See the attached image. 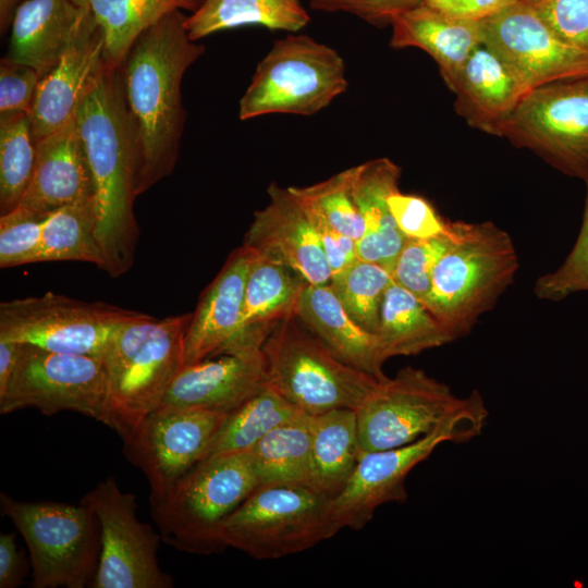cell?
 I'll return each mask as SVG.
<instances>
[{
  "label": "cell",
  "instance_id": "1",
  "mask_svg": "<svg viewBox=\"0 0 588 588\" xmlns=\"http://www.w3.org/2000/svg\"><path fill=\"white\" fill-rule=\"evenodd\" d=\"M173 11L143 32L119 65L138 196L171 174L186 121L182 79L205 52Z\"/></svg>",
  "mask_w": 588,
  "mask_h": 588
},
{
  "label": "cell",
  "instance_id": "2",
  "mask_svg": "<svg viewBox=\"0 0 588 588\" xmlns=\"http://www.w3.org/2000/svg\"><path fill=\"white\" fill-rule=\"evenodd\" d=\"M75 119L95 185L102 270L118 278L131 268L138 240L133 155L119 66H106Z\"/></svg>",
  "mask_w": 588,
  "mask_h": 588
},
{
  "label": "cell",
  "instance_id": "3",
  "mask_svg": "<svg viewBox=\"0 0 588 588\" xmlns=\"http://www.w3.org/2000/svg\"><path fill=\"white\" fill-rule=\"evenodd\" d=\"M355 414L359 455L401 448L450 426L481 434L489 417L478 391L458 397L444 382L409 366L378 379Z\"/></svg>",
  "mask_w": 588,
  "mask_h": 588
},
{
  "label": "cell",
  "instance_id": "4",
  "mask_svg": "<svg viewBox=\"0 0 588 588\" xmlns=\"http://www.w3.org/2000/svg\"><path fill=\"white\" fill-rule=\"evenodd\" d=\"M192 314L155 319L146 314L123 323L102 357L110 427L125 439L160 407L185 366L184 340Z\"/></svg>",
  "mask_w": 588,
  "mask_h": 588
},
{
  "label": "cell",
  "instance_id": "5",
  "mask_svg": "<svg viewBox=\"0 0 588 588\" xmlns=\"http://www.w3.org/2000/svg\"><path fill=\"white\" fill-rule=\"evenodd\" d=\"M517 269L516 249L504 230L489 221H457L456 236L432 270L424 304L456 340L494 306Z\"/></svg>",
  "mask_w": 588,
  "mask_h": 588
},
{
  "label": "cell",
  "instance_id": "6",
  "mask_svg": "<svg viewBox=\"0 0 588 588\" xmlns=\"http://www.w3.org/2000/svg\"><path fill=\"white\" fill-rule=\"evenodd\" d=\"M259 486L248 452L210 456L150 502L161 539L176 550L208 555L223 551L221 526Z\"/></svg>",
  "mask_w": 588,
  "mask_h": 588
},
{
  "label": "cell",
  "instance_id": "7",
  "mask_svg": "<svg viewBox=\"0 0 588 588\" xmlns=\"http://www.w3.org/2000/svg\"><path fill=\"white\" fill-rule=\"evenodd\" d=\"M262 353L266 384L309 416L356 409L378 380L342 362L296 315L272 326Z\"/></svg>",
  "mask_w": 588,
  "mask_h": 588
},
{
  "label": "cell",
  "instance_id": "8",
  "mask_svg": "<svg viewBox=\"0 0 588 588\" xmlns=\"http://www.w3.org/2000/svg\"><path fill=\"white\" fill-rule=\"evenodd\" d=\"M331 498L304 485L258 486L221 526V539L256 560L293 555L340 531Z\"/></svg>",
  "mask_w": 588,
  "mask_h": 588
},
{
  "label": "cell",
  "instance_id": "9",
  "mask_svg": "<svg viewBox=\"0 0 588 588\" xmlns=\"http://www.w3.org/2000/svg\"><path fill=\"white\" fill-rule=\"evenodd\" d=\"M347 85L345 63L338 51L307 35H287L274 41L257 64L240 99L238 118L314 115Z\"/></svg>",
  "mask_w": 588,
  "mask_h": 588
},
{
  "label": "cell",
  "instance_id": "10",
  "mask_svg": "<svg viewBox=\"0 0 588 588\" xmlns=\"http://www.w3.org/2000/svg\"><path fill=\"white\" fill-rule=\"evenodd\" d=\"M1 511L24 538L33 587L84 588L98 565L99 525L95 513L58 502H25L0 495Z\"/></svg>",
  "mask_w": 588,
  "mask_h": 588
},
{
  "label": "cell",
  "instance_id": "11",
  "mask_svg": "<svg viewBox=\"0 0 588 588\" xmlns=\"http://www.w3.org/2000/svg\"><path fill=\"white\" fill-rule=\"evenodd\" d=\"M142 315L47 292L0 304V340L102 359L115 331Z\"/></svg>",
  "mask_w": 588,
  "mask_h": 588
},
{
  "label": "cell",
  "instance_id": "12",
  "mask_svg": "<svg viewBox=\"0 0 588 588\" xmlns=\"http://www.w3.org/2000/svg\"><path fill=\"white\" fill-rule=\"evenodd\" d=\"M34 407L45 415L77 412L110 427L102 359L22 344L15 369L0 393L2 415Z\"/></svg>",
  "mask_w": 588,
  "mask_h": 588
},
{
  "label": "cell",
  "instance_id": "13",
  "mask_svg": "<svg viewBox=\"0 0 588 588\" xmlns=\"http://www.w3.org/2000/svg\"><path fill=\"white\" fill-rule=\"evenodd\" d=\"M588 183V76L530 90L499 132Z\"/></svg>",
  "mask_w": 588,
  "mask_h": 588
},
{
  "label": "cell",
  "instance_id": "14",
  "mask_svg": "<svg viewBox=\"0 0 588 588\" xmlns=\"http://www.w3.org/2000/svg\"><path fill=\"white\" fill-rule=\"evenodd\" d=\"M81 502L99 525V559L93 588H171L173 580L158 563L160 534L137 517L136 497L123 492L110 476Z\"/></svg>",
  "mask_w": 588,
  "mask_h": 588
},
{
  "label": "cell",
  "instance_id": "15",
  "mask_svg": "<svg viewBox=\"0 0 588 588\" xmlns=\"http://www.w3.org/2000/svg\"><path fill=\"white\" fill-rule=\"evenodd\" d=\"M229 414L159 407L125 439L124 454L147 477L150 502L159 501L204 461Z\"/></svg>",
  "mask_w": 588,
  "mask_h": 588
},
{
  "label": "cell",
  "instance_id": "16",
  "mask_svg": "<svg viewBox=\"0 0 588 588\" xmlns=\"http://www.w3.org/2000/svg\"><path fill=\"white\" fill-rule=\"evenodd\" d=\"M272 326L247 328L216 356L185 365L160 407L230 414L266 385L262 344Z\"/></svg>",
  "mask_w": 588,
  "mask_h": 588
},
{
  "label": "cell",
  "instance_id": "17",
  "mask_svg": "<svg viewBox=\"0 0 588 588\" xmlns=\"http://www.w3.org/2000/svg\"><path fill=\"white\" fill-rule=\"evenodd\" d=\"M482 44L501 57L530 91L588 76V52L563 41L531 4L517 1L481 21Z\"/></svg>",
  "mask_w": 588,
  "mask_h": 588
},
{
  "label": "cell",
  "instance_id": "18",
  "mask_svg": "<svg viewBox=\"0 0 588 588\" xmlns=\"http://www.w3.org/2000/svg\"><path fill=\"white\" fill-rule=\"evenodd\" d=\"M478 436L469 427L450 426L401 448L360 454L350 479L331 499L335 523L340 529L359 530L381 505L405 503L406 478L415 466L445 442L461 444Z\"/></svg>",
  "mask_w": 588,
  "mask_h": 588
},
{
  "label": "cell",
  "instance_id": "19",
  "mask_svg": "<svg viewBox=\"0 0 588 588\" xmlns=\"http://www.w3.org/2000/svg\"><path fill=\"white\" fill-rule=\"evenodd\" d=\"M269 201L255 211L244 243L258 257L292 269L309 284H329L331 270L319 236L289 187L272 182Z\"/></svg>",
  "mask_w": 588,
  "mask_h": 588
},
{
  "label": "cell",
  "instance_id": "20",
  "mask_svg": "<svg viewBox=\"0 0 588 588\" xmlns=\"http://www.w3.org/2000/svg\"><path fill=\"white\" fill-rule=\"evenodd\" d=\"M106 66L105 36L93 16L58 63L40 78L29 111L36 143L75 118Z\"/></svg>",
  "mask_w": 588,
  "mask_h": 588
},
{
  "label": "cell",
  "instance_id": "21",
  "mask_svg": "<svg viewBox=\"0 0 588 588\" xmlns=\"http://www.w3.org/2000/svg\"><path fill=\"white\" fill-rule=\"evenodd\" d=\"M32 180L17 207L48 218L56 210L95 198V185L76 119L36 143Z\"/></svg>",
  "mask_w": 588,
  "mask_h": 588
},
{
  "label": "cell",
  "instance_id": "22",
  "mask_svg": "<svg viewBox=\"0 0 588 588\" xmlns=\"http://www.w3.org/2000/svg\"><path fill=\"white\" fill-rule=\"evenodd\" d=\"M255 258L256 254L245 245L234 249L201 294L185 333V365L216 356L237 334Z\"/></svg>",
  "mask_w": 588,
  "mask_h": 588
},
{
  "label": "cell",
  "instance_id": "23",
  "mask_svg": "<svg viewBox=\"0 0 588 588\" xmlns=\"http://www.w3.org/2000/svg\"><path fill=\"white\" fill-rule=\"evenodd\" d=\"M93 14L73 0H25L11 22L7 59L45 76L75 42Z\"/></svg>",
  "mask_w": 588,
  "mask_h": 588
},
{
  "label": "cell",
  "instance_id": "24",
  "mask_svg": "<svg viewBox=\"0 0 588 588\" xmlns=\"http://www.w3.org/2000/svg\"><path fill=\"white\" fill-rule=\"evenodd\" d=\"M450 89L456 95L458 114L493 135L529 93L513 69L483 44L470 53Z\"/></svg>",
  "mask_w": 588,
  "mask_h": 588
},
{
  "label": "cell",
  "instance_id": "25",
  "mask_svg": "<svg viewBox=\"0 0 588 588\" xmlns=\"http://www.w3.org/2000/svg\"><path fill=\"white\" fill-rule=\"evenodd\" d=\"M352 169V191L364 221L357 243L359 259L381 265L392 274L396 258L406 242L389 206L399 191L401 169L388 158L366 161Z\"/></svg>",
  "mask_w": 588,
  "mask_h": 588
},
{
  "label": "cell",
  "instance_id": "26",
  "mask_svg": "<svg viewBox=\"0 0 588 588\" xmlns=\"http://www.w3.org/2000/svg\"><path fill=\"white\" fill-rule=\"evenodd\" d=\"M391 27L390 46L427 52L449 88L470 53L482 44L481 21L456 17L425 3L397 15Z\"/></svg>",
  "mask_w": 588,
  "mask_h": 588
},
{
  "label": "cell",
  "instance_id": "27",
  "mask_svg": "<svg viewBox=\"0 0 588 588\" xmlns=\"http://www.w3.org/2000/svg\"><path fill=\"white\" fill-rule=\"evenodd\" d=\"M296 316L342 362L377 379L387 377L388 358L378 336L353 320L330 283L307 284Z\"/></svg>",
  "mask_w": 588,
  "mask_h": 588
},
{
  "label": "cell",
  "instance_id": "28",
  "mask_svg": "<svg viewBox=\"0 0 588 588\" xmlns=\"http://www.w3.org/2000/svg\"><path fill=\"white\" fill-rule=\"evenodd\" d=\"M358 458L355 409L339 408L311 416L309 488L334 498L350 479Z\"/></svg>",
  "mask_w": 588,
  "mask_h": 588
},
{
  "label": "cell",
  "instance_id": "29",
  "mask_svg": "<svg viewBox=\"0 0 588 588\" xmlns=\"http://www.w3.org/2000/svg\"><path fill=\"white\" fill-rule=\"evenodd\" d=\"M376 335L388 359L418 355L454 341L427 306L394 281L385 291Z\"/></svg>",
  "mask_w": 588,
  "mask_h": 588
},
{
  "label": "cell",
  "instance_id": "30",
  "mask_svg": "<svg viewBox=\"0 0 588 588\" xmlns=\"http://www.w3.org/2000/svg\"><path fill=\"white\" fill-rule=\"evenodd\" d=\"M310 21L298 0H204L187 15L185 27L192 40L246 25L270 30L297 32Z\"/></svg>",
  "mask_w": 588,
  "mask_h": 588
},
{
  "label": "cell",
  "instance_id": "31",
  "mask_svg": "<svg viewBox=\"0 0 588 588\" xmlns=\"http://www.w3.org/2000/svg\"><path fill=\"white\" fill-rule=\"evenodd\" d=\"M204 0H88L105 36V61L117 68L147 28L173 11H196Z\"/></svg>",
  "mask_w": 588,
  "mask_h": 588
},
{
  "label": "cell",
  "instance_id": "32",
  "mask_svg": "<svg viewBox=\"0 0 588 588\" xmlns=\"http://www.w3.org/2000/svg\"><path fill=\"white\" fill-rule=\"evenodd\" d=\"M311 416L301 413L278 426L249 451L259 486L294 483L308 487Z\"/></svg>",
  "mask_w": 588,
  "mask_h": 588
},
{
  "label": "cell",
  "instance_id": "33",
  "mask_svg": "<svg viewBox=\"0 0 588 588\" xmlns=\"http://www.w3.org/2000/svg\"><path fill=\"white\" fill-rule=\"evenodd\" d=\"M307 284L292 269L256 255L246 282L237 333L250 327L273 326L296 315Z\"/></svg>",
  "mask_w": 588,
  "mask_h": 588
},
{
  "label": "cell",
  "instance_id": "34",
  "mask_svg": "<svg viewBox=\"0 0 588 588\" xmlns=\"http://www.w3.org/2000/svg\"><path fill=\"white\" fill-rule=\"evenodd\" d=\"M59 260L85 261L102 269L95 198L64 206L45 220L39 261Z\"/></svg>",
  "mask_w": 588,
  "mask_h": 588
},
{
  "label": "cell",
  "instance_id": "35",
  "mask_svg": "<svg viewBox=\"0 0 588 588\" xmlns=\"http://www.w3.org/2000/svg\"><path fill=\"white\" fill-rule=\"evenodd\" d=\"M301 413L303 412L266 384L229 414L207 457L248 452L267 433Z\"/></svg>",
  "mask_w": 588,
  "mask_h": 588
},
{
  "label": "cell",
  "instance_id": "36",
  "mask_svg": "<svg viewBox=\"0 0 588 588\" xmlns=\"http://www.w3.org/2000/svg\"><path fill=\"white\" fill-rule=\"evenodd\" d=\"M36 142L29 113L0 118V211L17 207L32 180Z\"/></svg>",
  "mask_w": 588,
  "mask_h": 588
},
{
  "label": "cell",
  "instance_id": "37",
  "mask_svg": "<svg viewBox=\"0 0 588 588\" xmlns=\"http://www.w3.org/2000/svg\"><path fill=\"white\" fill-rule=\"evenodd\" d=\"M299 206L356 243L364 234V221L352 191V169L309 186H289Z\"/></svg>",
  "mask_w": 588,
  "mask_h": 588
},
{
  "label": "cell",
  "instance_id": "38",
  "mask_svg": "<svg viewBox=\"0 0 588 588\" xmlns=\"http://www.w3.org/2000/svg\"><path fill=\"white\" fill-rule=\"evenodd\" d=\"M392 274L379 264L358 259L333 275L330 285L346 313L365 330L375 333Z\"/></svg>",
  "mask_w": 588,
  "mask_h": 588
},
{
  "label": "cell",
  "instance_id": "39",
  "mask_svg": "<svg viewBox=\"0 0 588 588\" xmlns=\"http://www.w3.org/2000/svg\"><path fill=\"white\" fill-rule=\"evenodd\" d=\"M456 233L457 222H454V232L450 235L407 238L396 258L392 271L393 281L424 303L430 290L432 270L451 246Z\"/></svg>",
  "mask_w": 588,
  "mask_h": 588
},
{
  "label": "cell",
  "instance_id": "40",
  "mask_svg": "<svg viewBox=\"0 0 588 588\" xmlns=\"http://www.w3.org/2000/svg\"><path fill=\"white\" fill-rule=\"evenodd\" d=\"M47 218L16 207L0 218V267L38 262Z\"/></svg>",
  "mask_w": 588,
  "mask_h": 588
},
{
  "label": "cell",
  "instance_id": "41",
  "mask_svg": "<svg viewBox=\"0 0 588 588\" xmlns=\"http://www.w3.org/2000/svg\"><path fill=\"white\" fill-rule=\"evenodd\" d=\"M580 291H588V184L583 223L572 252L555 271L538 278L535 284V294L541 299L561 301Z\"/></svg>",
  "mask_w": 588,
  "mask_h": 588
},
{
  "label": "cell",
  "instance_id": "42",
  "mask_svg": "<svg viewBox=\"0 0 588 588\" xmlns=\"http://www.w3.org/2000/svg\"><path fill=\"white\" fill-rule=\"evenodd\" d=\"M395 223L406 238L422 240L450 235L454 222H446L424 197L399 191L389 197Z\"/></svg>",
  "mask_w": 588,
  "mask_h": 588
},
{
  "label": "cell",
  "instance_id": "43",
  "mask_svg": "<svg viewBox=\"0 0 588 588\" xmlns=\"http://www.w3.org/2000/svg\"><path fill=\"white\" fill-rule=\"evenodd\" d=\"M529 4L563 41L588 52V0H536Z\"/></svg>",
  "mask_w": 588,
  "mask_h": 588
},
{
  "label": "cell",
  "instance_id": "44",
  "mask_svg": "<svg viewBox=\"0 0 588 588\" xmlns=\"http://www.w3.org/2000/svg\"><path fill=\"white\" fill-rule=\"evenodd\" d=\"M40 78L35 69L4 57L0 63V118L29 113Z\"/></svg>",
  "mask_w": 588,
  "mask_h": 588
},
{
  "label": "cell",
  "instance_id": "45",
  "mask_svg": "<svg viewBox=\"0 0 588 588\" xmlns=\"http://www.w3.org/2000/svg\"><path fill=\"white\" fill-rule=\"evenodd\" d=\"M315 11L345 12L378 26L391 25L401 13L424 3V0H308Z\"/></svg>",
  "mask_w": 588,
  "mask_h": 588
},
{
  "label": "cell",
  "instance_id": "46",
  "mask_svg": "<svg viewBox=\"0 0 588 588\" xmlns=\"http://www.w3.org/2000/svg\"><path fill=\"white\" fill-rule=\"evenodd\" d=\"M306 215L319 236L332 277L359 259L357 243L354 240L336 231L322 220L310 216L307 212Z\"/></svg>",
  "mask_w": 588,
  "mask_h": 588
},
{
  "label": "cell",
  "instance_id": "47",
  "mask_svg": "<svg viewBox=\"0 0 588 588\" xmlns=\"http://www.w3.org/2000/svg\"><path fill=\"white\" fill-rule=\"evenodd\" d=\"M519 0H424V3L446 14L482 21Z\"/></svg>",
  "mask_w": 588,
  "mask_h": 588
},
{
  "label": "cell",
  "instance_id": "48",
  "mask_svg": "<svg viewBox=\"0 0 588 588\" xmlns=\"http://www.w3.org/2000/svg\"><path fill=\"white\" fill-rule=\"evenodd\" d=\"M27 566L20 552L15 534L0 535V588H15L22 584Z\"/></svg>",
  "mask_w": 588,
  "mask_h": 588
},
{
  "label": "cell",
  "instance_id": "49",
  "mask_svg": "<svg viewBox=\"0 0 588 588\" xmlns=\"http://www.w3.org/2000/svg\"><path fill=\"white\" fill-rule=\"evenodd\" d=\"M21 343L0 340V393H2L15 369Z\"/></svg>",
  "mask_w": 588,
  "mask_h": 588
},
{
  "label": "cell",
  "instance_id": "50",
  "mask_svg": "<svg viewBox=\"0 0 588 588\" xmlns=\"http://www.w3.org/2000/svg\"><path fill=\"white\" fill-rule=\"evenodd\" d=\"M21 0H0V25L1 30H5L11 25L14 12Z\"/></svg>",
  "mask_w": 588,
  "mask_h": 588
},
{
  "label": "cell",
  "instance_id": "51",
  "mask_svg": "<svg viewBox=\"0 0 588 588\" xmlns=\"http://www.w3.org/2000/svg\"><path fill=\"white\" fill-rule=\"evenodd\" d=\"M79 7H88V0H73Z\"/></svg>",
  "mask_w": 588,
  "mask_h": 588
},
{
  "label": "cell",
  "instance_id": "52",
  "mask_svg": "<svg viewBox=\"0 0 588 588\" xmlns=\"http://www.w3.org/2000/svg\"><path fill=\"white\" fill-rule=\"evenodd\" d=\"M519 1H524V2H527V3H531V2H534V1H536V0H519Z\"/></svg>",
  "mask_w": 588,
  "mask_h": 588
},
{
  "label": "cell",
  "instance_id": "53",
  "mask_svg": "<svg viewBox=\"0 0 588 588\" xmlns=\"http://www.w3.org/2000/svg\"><path fill=\"white\" fill-rule=\"evenodd\" d=\"M588 184V183H587Z\"/></svg>",
  "mask_w": 588,
  "mask_h": 588
}]
</instances>
